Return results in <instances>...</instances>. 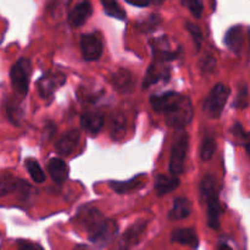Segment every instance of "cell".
Masks as SVG:
<instances>
[{"mask_svg":"<svg viewBox=\"0 0 250 250\" xmlns=\"http://www.w3.org/2000/svg\"><path fill=\"white\" fill-rule=\"evenodd\" d=\"M166 124L173 128H183L193 119L192 102L186 95H180L175 104L165 112Z\"/></svg>","mask_w":250,"mask_h":250,"instance_id":"1","label":"cell"},{"mask_svg":"<svg viewBox=\"0 0 250 250\" xmlns=\"http://www.w3.org/2000/svg\"><path fill=\"white\" fill-rule=\"evenodd\" d=\"M188 143L189 138L185 131H180L176 134L173 139L172 149H171V158H170V172L173 176H177L183 172L185 170L186 156H187Z\"/></svg>","mask_w":250,"mask_h":250,"instance_id":"2","label":"cell"},{"mask_svg":"<svg viewBox=\"0 0 250 250\" xmlns=\"http://www.w3.org/2000/svg\"><path fill=\"white\" fill-rule=\"evenodd\" d=\"M229 89L222 83L215 85L204 102V112L210 119H219L229 99Z\"/></svg>","mask_w":250,"mask_h":250,"instance_id":"3","label":"cell"},{"mask_svg":"<svg viewBox=\"0 0 250 250\" xmlns=\"http://www.w3.org/2000/svg\"><path fill=\"white\" fill-rule=\"evenodd\" d=\"M32 65L28 59H20L16 63H14L10 71L12 88L21 97H24L28 93Z\"/></svg>","mask_w":250,"mask_h":250,"instance_id":"4","label":"cell"},{"mask_svg":"<svg viewBox=\"0 0 250 250\" xmlns=\"http://www.w3.org/2000/svg\"><path fill=\"white\" fill-rule=\"evenodd\" d=\"M77 219L80 221V224L84 227L85 231L88 232V237L95 233L98 231V229L103 225V222L105 221L102 212L97 208L93 207H85L83 209H81L80 212H78Z\"/></svg>","mask_w":250,"mask_h":250,"instance_id":"5","label":"cell"},{"mask_svg":"<svg viewBox=\"0 0 250 250\" xmlns=\"http://www.w3.org/2000/svg\"><path fill=\"white\" fill-rule=\"evenodd\" d=\"M117 231H119V227H117L116 222L112 220H105L102 226L98 229V231L89 237V239L98 248H105L114 241Z\"/></svg>","mask_w":250,"mask_h":250,"instance_id":"6","label":"cell"},{"mask_svg":"<svg viewBox=\"0 0 250 250\" xmlns=\"http://www.w3.org/2000/svg\"><path fill=\"white\" fill-rule=\"evenodd\" d=\"M66 76L60 72H49L38 81L39 94L43 99H48L55 93L58 88L65 83Z\"/></svg>","mask_w":250,"mask_h":250,"instance_id":"7","label":"cell"},{"mask_svg":"<svg viewBox=\"0 0 250 250\" xmlns=\"http://www.w3.org/2000/svg\"><path fill=\"white\" fill-rule=\"evenodd\" d=\"M81 50L87 61L98 60L103 53L102 39L95 34H84L81 38Z\"/></svg>","mask_w":250,"mask_h":250,"instance_id":"8","label":"cell"},{"mask_svg":"<svg viewBox=\"0 0 250 250\" xmlns=\"http://www.w3.org/2000/svg\"><path fill=\"white\" fill-rule=\"evenodd\" d=\"M146 229V221H139L134 224L133 226L129 227L124 236L121 237L119 242V250H128L131 247L136 246L139 242L141 237L143 236L144 231Z\"/></svg>","mask_w":250,"mask_h":250,"instance_id":"9","label":"cell"},{"mask_svg":"<svg viewBox=\"0 0 250 250\" xmlns=\"http://www.w3.org/2000/svg\"><path fill=\"white\" fill-rule=\"evenodd\" d=\"M78 142H80V132L77 129H70L59 138L55 144V148L61 155H68L75 150Z\"/></svg>","mask_w":250,"mask_h":250,"instance_id":"10","label":"cell"},{"mask_svg":"<svg viewBox=\"0 0 250 250\" xmlns=\"http://www.w3.org/2000/svg\"><path fill=\"white\" fill-rule=\"evenodd\" d=\"M93 12V7L89 1H82L73 7L68 14V23L72 27H81L87 22Z\"/></svg>","mask_w":250,"mask_h":250,"instance_id":"11","label":"cell"},{"mask_svg":"<svg viewBox=\"0 0 250 250\" xmlns=\"http://www.w3.org/2000/svg\"><path fill=\"white\" fill-rule=\"evenodd\" d=\"M83 129L90 134H97L104 126V117L100 112H85L81 117Z\"/></svg>","mask_w":250,"mask_h":250,"instance_id":"12","label":"cell"},{"mask_svg":"<svg viewBox=\"0 0 250 250\" xmlns=\"http://www.w3.org/2000/svg\"><path fill=\"white\" fill-rule=\"evenodd\" d=\"M181 94L175 92H167L160 95H153L150 98V105L156 112L165 114L168 109L173 105V103L178 99Z\"/></svg>","mask_w":250,"mask_h":250,"instance_id":"13","label":"cell"},{"mask_svg":"<svg viewBox=\"0 0 250 250\" xmlns=\"http://www.w3.org/2000/svg\"><path fill=\"white\" fill-rule=\"evenodd\" d=\"M112 83H114L115 88L121 93H129L134 87V78L129 71L119 70L117 72L114 73L112 76Z\"/></svg>","mask_w":250,"mask_h":250,"instance_id":"14","label":"cell"},{"mask_svg":"<svg viewBox=\"0 0 250 250\" xmlns=\"http://www.w3.org/2000/svg\"><path fill=\"white\" fill-rule=\"evenodd\" d=\"M48 172L51 180L56 183H62L68 177V166L61 159H51L48 164Z\"/></svg>","mask_w":250,"mask_h":250,"instance_id":"15","label":"cell"},{"mask_svg":"<svg viewBox=\"0 0 250 250\" xmlns=\"http://www.w3.org/2000/svg\"><path fill=\"white\" fill-rule=\"evenodd\" d=\"M208 203V224L212 229H219L220 227V215H221V204L217 194L212 195L207 200Z\"/></svg>","mask_w":250,"mask_h":250,"instance_id":"16","label":"cell"},{"mask_svg":"<svg viewBox=\"0 0 250 250\" xmlns=\"http://www.w3.org/2000/svg\"><path fill=\"white\" fill-rule=\"evenodd\" d=\"M171 239L175 243L183 244V246L192 247V248H197L199 241H198L197 233L194 232V229H175L171 234Z\"/></svg>","mask_w":250,"mask_h":250,"instance_id":"17","label":"cell"},{"mask_svg":"<svg viewBox=\"0 0 250 250\" xmlns=\"http://www.w3.org/2000/svg\"><path fill=\"white\" fill-rule=\"evenodd\" d=\"M225 44L229 50L238 54L243 44V29L242 26H234L229 28L225 34Z\"/></svg>","mask_w":250,"mask_h":250,"instance_id":"18","label":"cell"},{"mask_svg":"<svg viewBox=\"0 0 250 250\" xmlns=\"http://www.w3.org/2000/svg\"><path fill=\"white\" fill-rule=\"evenodd\" d=\"M143 180L144 176L141 173V175H137L136 177L128 181H112V182H110V186L116 193L124 194V193H128L141 188L144 185Z\"/></svg>","mask_w":250,"mask_h":250,"instance_id":"19","label":"cell"},{"mask_svg":"<svg viewBox=\"0 0 250 250\" xmlns=\"http://www.w3.org/2000/svg\"><path fill=\"white\" fill-rule=\"evenodd\" d=\"M180 187V180L173 175H159L155 180V189L159 195H165Z\"/></svg>","mask_w":250,"mask_h":250,"instance_id":"20","label":"cell"},{"mask_svg":"<svg viewBox=\"0 0 250 250\" xmlns=\"http://www.w3.org/2000/svg\"><path fill=\"white\" fill-rule=\"evenodd\" d=\"M190 211H192V204L187 198H176L168 217L171 220H182L189 216Z\"/></svg>","mask_w":250,"mask_h":250,"instance_id":"21","label":"cell"},{"mask_svg":"<svg viewBox=\"0 0 250 250\" xmlns=\"http://www.w3.org/2000/svg\"><path fill=\"white\" fill-rule=\"evenodd\" d=\"M164 77L167 78L168 77V70L167 68H165L163 66H159L158 63H153V65L150 66V68L148 70V72H146V80H144V88L149 87V85L154 84V83H156L158 81L163 80Z\"/></svg>","mask_w":250,"mask_h":250,"instance_id":"22","label":"cell"},{"mask_svg":"<svg viewBox=\"0 0 250 250\" xmlns=\"http://www.w3.org/2000/svg\"><path fill=\"white\" fill-rule=\"evenodd\" d=\"M20 185H21V181L17 180L12 175L1 173L0 175V197L15 192L20 187Z\"/></svg>","mask_w":250,"mask_h":250,"instance_id":"23","label":"cell"},{"mask_svg":"<svg viewBox=\"0 0 250 250\" xmlns=\"http://www.w3.org/2000/svg\"><path fill=\"white\" fill-rule=\"evenodd\" d=\"M215 194H216V178L211 175H207L200 182V198L207 202Z\"/></svg>","mask_w":250,"mask_h":250,"instance_id":"24","label":"cell"},{"mask_svg":"<svg viewBox=\"0 0 250 250\" xmlns=\"http://www.w3.org/2000/svg\"><path fill=\"white\" fill-rule=\"evenodd\" d=\"M102 5L103 7H104L105 14L109 15V16L117 20L126 19V12H125V10L120 6L117 0H102Z\"/></svg>","mask_w":250,"mask_h":250,"instance_id":"25","label":"cell"},{"mask_svg":"<svg viewBox=\"0 0 250 250\" xmlns=\"http://www.w3.org/2000/svg\"><path fill=\"white\" fill-rule=\"evenodd\" d=\"M26 167L34 182L43 183L44 181H45V173L43 172L42 167L39 166L38 161L34 160V159H27Z\"/></svg>","mask_w":250,"mask_h":250,"instance_id":"26","label":"cell"},{"mask_svg":"<svg viewBox=\"0 0 250 250\" xmlns=\"http://www.w3.org/2000/svg\"><path fill=\"white\" fill-rule=\"evenodd\" d=\"M125 132H126V119L122 114H117L112 121V138L115 141H120L121 138H124Z\"/></svg>","mask_w":250,"mask_h":250,"instance_id":"27","label":"cell"},{"mask_svg":"<svg viewBox=\"0 0 250 250\" xmlns=\"http://www.w3.org/2000/svg\"><path fill=\"white\" fill-rule=\"evenodd\" d=\"M215 150H216V143H215L214 138L208 137V138H205L204 141H203L202 149H200V158L204 161L211 160Z\"/></svg>","mask_w":250,"mask_h":250,"instance_id":"28","label":"cell"},{"mask_svg":"<svg viewBox=\"0 0 250 250\" xmlns=\"http://www.w3.org/2000/svg\"><path fill=\"white\" fill-rule=\"evenodd\" d=\"M249 104V89L247 84L239 85L238 92H237L236 100H234V106L237 109H246Z\"/></svg>","mask_w":250,"mask_h":250,"instance_id":"29","label":"cell"},{"mask_svg":"<svg viewBox=\"0 0 250 250\" xmlns=\"http://www.w3.org/2000/svg\"><path fill=\"white\" fill-rule=\"evenodd\" d=\"M6 112L10 121L14 122L15 125H20V122H21V119H22V110L21 107H20L19 103H15V102L7 103Z\"/></svg>","mask_w":250,"mask_h":250,"instance_id":"30","label":"cell"},{"mask_svg":"<svg viewBox=\"0 0 250 250\" xmlns=\"http://www.w3.org/2000/svg\"><path fill=\"white\" fill-rule=\"evenodd\" d=\"M181 4L187 7L190 14L197 17V19L202 16L203 10H204V5H203L202 0H181Z\"/></svg>","mask_w":250,"mask_h":250,"instance_id":"31","label":"cell"},{"mask_svg":"<svg viewBox=\"0 0 250 250\" xmlns=\"http://www.w3.org/2000/svg\"><path fill=\"white\" fill-rule=\"evenodd\" d=\"M216 67V59L212 55H205L204 58L200 60V70L203 73H211L215 71Z\"/></svg>","mask_w":250,"mask_h":250,"instance_id":"32","label":"cell"},{"mask_svg":"<svg viewBox=\"0 0 250 250\" xmlns=\"http://www.w3.org/2000/svg\"><path fill=\"white\" fill-rule=\"evenodd\" d=\"M232 133H233L237 138L244 142V146H246L247 151L249 153V136H248V133L244 131L243 126H242L239 122H236V124H234L233 128H232Z\"/></svg>","mask_w":250,"mask_h":250,"instance_id":"33","label":"cell"},{"mask_svg":"<svg viewBox=\"0 0 250 250\" xmlns=\"http://www.w3.org/2000/svg\"><path fill=\"white\" fill-rule=\"evenodd\" d=\"M186 26H187V29H188V32L190 33V36L193 37V41H194L195 46H197V49L199 50L200 45H202V42H203L202 31H200L199 27L195 26V24L189 23V22H187V24H186Z\"/></svg>","mask_w":250,"mask_h":250,"instance_id":"34","label":"cell"},{"mask_svg":"<svg viewBox=\"0 0 250 250\" xmlns=\"http://www.w3.org/2000/svg\"><path fill=\"white\" fill-rule=\"evenodd\" d=\"M159 23H160V17L158 15H153V16H149L146 21H142V23L139 24V28L144 32H148L155 28L156 24Z\"/></svg>","mask_w":250,"mask_h":250,"instance_id":"35","label":"cell"},{"mask_svg":"<svg viewBox=\"0 0 250 250\" xmlns=\"http://www.w3.org/2000/svg\"><path fill=\"white\" fill-rule=\"evenodd\" d=\"M19 250H44L39 244L33 243V242L22 241L19 243Z\"/></svg>","mask_w":250,"mask_h":250,"instance_id":"36","label":"cell"},{"mask_svg":"<svg viewBox=\"0 0 250 250\" xmlns=\"http://www.w3.org/2000/svg\"><path fill=\"white\" fill-rule=\"evenodd\" d=\"M126 1L128 2V4L134 5V6H138V7H146L150 4L149 0H126Z\"/></svg>","mask_w":250,"mask_h":250,"instance_id":"37","label":"cell"},{"mask_svg":"<svg viewBox=\"0 0 250 250\" xmlns=\"http://www.w3.org/2000/svg\"><path fill=\"white\" fill-rule=\"evenodd\" d=\"M73 250H92L89 248V247H87V246H83V244H80V246H77L76 247L75 249Z\"/></svg>","mask_w":250,"mask_h":250,"instance_id":"38","label":"cell"},{"mask_svg":"<svg viewBox=\"0 0 250 250\" xmlns=\"http://www.w3.org/2000/svg\"><path fill=\"white\" fill-rule=\"evenodd\" d=\"M217 250H233L231 248V247H229L227 244H220L219 246V249Z\"/></svg>","mask_w":250,"mask_h":250,"instance_id":"39","label":"cell"},{"mask_svg":"<svg viewBox=\"0 0 250 250\" xmlns=\"http://www.w3.org/2000/svg\"><path fill=\"white\" fill-rule=\"evenodd\" d=\"M164 1H165V0H149V2H153V4H156V5L161 4V2Z\"/></svg>","mask_w":250,"mask_h":250,"instance_id":"40","label":"cell"}]
</instances>
